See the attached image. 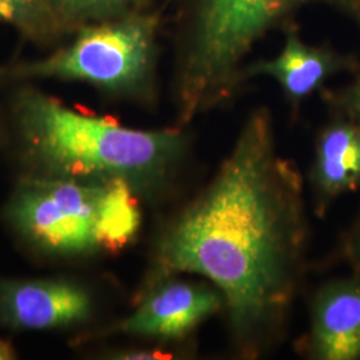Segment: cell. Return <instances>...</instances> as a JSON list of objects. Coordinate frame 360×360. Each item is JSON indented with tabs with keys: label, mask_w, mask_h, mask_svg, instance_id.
Listing matches in <instances>:
<instances>
[{
	"label": "cell",
	"mask_w": 360,
	"mask_h": 360,
	"mask_svg": "<svg viewBox=\"0 0 360 360\" xmlns=\"http://www.w3.org/2000/svg\"><path fill=\"white\" fill-rule=\"evenodd\" d=\"M307 347L312 359H360V272L318 291Z\"/></svg>",
	"instance_id": "obj_9"
},
{
	"label": "cell",
	"mask_w": 360,
	"mask_h": 360,
	"mask_svg": "<svg viewBox=\"0 0 360 360\" xmlns=\"http://www.w3.org/2000/svg\"><path fill=\"white\" fill-rule=\"evenodd\" d=\"M107 180L68 176L28 180L13 198L10 219L28 240L52 254L99 251V220Z\"/></svg>",
	"instance_id": "obj_5"
},
{
	"label": "cell",
	"mask_w": 360,
	"mask_h": 360,
	"mask_svg": "<svg viewBox=\"0 0 360 360\" xmlns=\"http://www.w3.org/2000/svg\"><path fill=\"white\" fill-rule=\"evenodd\" d=\"M360 72V63L354 56L343 55L327 46H311L304 43L297 31H285V40L281 53L270 59L245 65L242 79L269 77L278 82L284 96L297 107L309 95L321 90L323 84L340 72Z\"/></svg>",
	"instance_id": "obj_8"
},
{
	"label": "cell",
	"mask_w": 360,
	"mask_h": 360,
	"mask_svg": "<svg viewBox=\"0 0 360 360\" xmlns=\"http://www.w3.org/2000/svg\"><path fill=\"white\" fill-rule=\"evenodd\" d=\"M175 13L174 98L179 126L227 103L245 84V59L297 13L323 4L360 27V0H169Z\"/></svg>",
	"instance_id": "obj_3"
},
{
	"label": "cell",
	"mask_w": 360,
	"mask_h": 360,
	"mask_svg": "<svg viewBox=\"0 0 360 360\" xmlns=\"http://www.w3.org/2000/svg\"><path fill=\"white\" fill-rule=\"evenodd\" d=\"M68 32L131 13L151 10L153 0H47Z\"/></svg>",
	"instance_id": "obj_12"
},
{
	"label": "cell",
	"mask_w": 360,
	"mask_h": 360,
	"mask_svg": "<svg viewBox=\"0 0 360 360\" xmlns=\"http://www.w3.org/2000/svg\"><path fill=\"white\" fill-rule=\"evenodd\" d=\"M159 11L131 13L80 27L47 58L0 67V80H79L138 101L154 96Z\"/></svg>",
	"instance_id": "obj_4"
},
{
	"label": "cell",
	"mask_w": 360,
	"mask_h": 360,
	"mask_svg": "<svg viewBox=\"0 0 360 360\" xmlns=\"http://www.w3.org/2000/svg\"><path fill=\"white\" fill-rule=\"evenodd\" d=\"M13 112L27 151L55 176L120 179L136 193H154L172 180L188 153L183 129H129L34 89L15 95Z\"/></svg>",
	"instance_id": "obj_2"
},
{
	"label": "cell",
	"mask_w": 360,
	"mask_h": 360,
	"mask_svg": "<svg viewBox=\"0 0 360 360\" xmlns=\"http://www.w3.org/2000/svg\"><path fill=\"white\" fill-rule=\"evenodd\" d=\"M172 355L158 349H129L123 352H116V359H168Z\"/></svg>",
	"instance_id": "obj_14"
},
{
	"label": "cell",
	"mask_w": 360,
	"mask_h": 360,
	"mask_svg": "<svg viewBox=\"0 0 360 360\" xmlns=\"http://www.w3.org/2000/svg\"><path fill=\"white\" fill-rule=\"evenodd\" d=\"M223 309L224 299L215 285L169 276L150 285L139 307L120 323L119 331L162 340L183 339Z\"/></svg>",
	"instance_id": "obj_6"
},
{
	"label": "cell",
	"mask_w": 360,
	"mask_h": 360,
	"mask_svg": "<svg viewBox=\"0 0 360 360\" xmlns=\"http://www.w3.org/2000/svg\"><path fill=\"white\" fill-rule=\"evenodd\" d=\"M347 257L356 272H360V223L348 238Z\"/></svg>",
	"instance_id": "obj_15"
},
{
	"label": "cell",
	"mask_w": 360,
	"mask_h": 360,
	"mask_svg": "<svg viewBox=\"0 0 360 360\" xmlns=\"http://www.w3.org/2000/svg\"><path fill=\"white\" fill-rule=\"evenodd\" d=\"M306 240L303 180L278 151L270 111L257 108L215 176L162 233L150 285L203 276L224 299L236 348L257 356L287 319Z\"/></svg>",
	"instance_id": "obj_1"
},
{
	"label": "cell",
	"mask_w": 360,
	"mask_h": 360,
	"mask_svg": "<svg viewBox=\"0 0 360 360\" xmlns=\"http://www.w3.org/2000/svg\"><path fill=\"white\" fill-rule=\"evenodd\" d=\"M15 358V351L11 345L0 338V360H11Z\"/></svg>",
	"instance_id": "obj_16"
},
{
	"label": "cell",
	"mask_w": 360,
	"mask_h": 360,
	"mask_svg": "<svg viewBox=\"0 0 360 360\" xmlns=\"http://www.w3.org/2000/svg\"><path fill=\"white\" fill-rule=\"evenodd\" d=\"M309 186L319 215L334 199L359 187V123L340 116L322 129L315 144Z\"/></svg>",
	"instance_id": "obj_10"
},
{
	"label": "cell",
	"mask_w": 360,
	"mask_h": 360,
	"mask_svg": "<svg viewBox=\"0 0 360 360\" xmlns=\"http://www.w3.org/2000/svg\"><path fill=\"white\" fill-rule=\"evenodd\" d=\"M327 99L340 116L360 124V72L352 84L345 90L330 94Z\"/></svg>",
	"instance_id": "obj_13"
},
{
	"label": "cell",
	"mask_w": 360,
	"mask_h": 360,
	"mask_svg": "<svg viewBox=\"0 0 360 360\" xmlns=\"http://www.w3.org/2000/svg\"><path fill=\"white\" fill-rule=\"evenodd\" d=\"M91 296L67 281L0 282V322L23 330H50L86 322Z\"/></svg>",
	"instance_id": "obj_7"
},
{
	"label": "cell",
	"mask_w": 360,
	"mask_h": 360,
	"mask_svg": "<svg viewBox=\"0 0 360 360\" xmlns=\"http://www.w3.org/2000/svg\"><path fill=\"white\" fill-rule=\"evenodd\" d=\"M0 25L13 27L23 38L41 46L71 35L47 0H0Z\"/></svg>",
	"instance_id": "obj_11"
}]
</instances>
